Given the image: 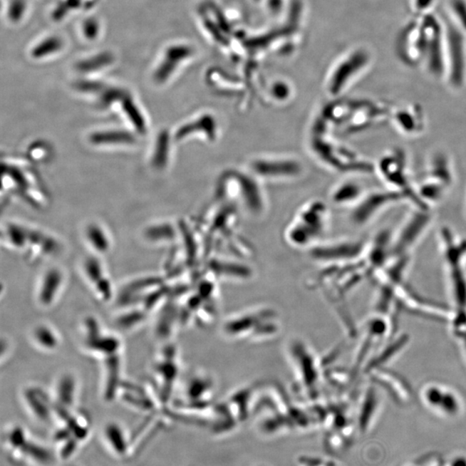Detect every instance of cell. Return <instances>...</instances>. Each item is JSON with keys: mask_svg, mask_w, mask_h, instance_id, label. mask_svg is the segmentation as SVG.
<instances>
[{"mask_svg": "<svg viewBox=\"0 0 466 466\" xmlns=\"http://www.w3.org/2000/svg\"><path fill=\"white\" fill-rule=\"evenodd\" d=\"M2 243L21 253L29 263L33 264L55 259L63 249L56 237L16 224H7L3 228Z\"/></svg>", "mask_w": 466, "mask_h": 466, "instance_id": "obj_1", "label": "cell"}, {"mask_svg": "<svg viewBox=\"0 0 466 466\" xmlns=\"http://www.w3.org/2000/svg\"><path fill=\"white\" fill-rule=\"evenodd\" d=\"M422 28V67L435 80L445 79V23L435 14L418 17Z\"/></svg>", "mask_w": 466, "mask_h": 466, "instance_id": "obj_2", "label": "cell"}, {"mask_svg": "<svg viewBox=\"0 0 466 466\" xmlns=\"http://www.w3.org/2000/svg\"><path fill=\"white\" fill-rule=\"evenodd\" d=\"M445 39V79L452 90L466 84V34L448 19H444Z\"/></svg>", "mask_w": 466, "mask_h": 466, "instance_id": "obj_3", "label": "cell"}, {"mask_svg": "<svg viewBox=\"0 0 466 466\" xmlns=\"http://www.w3.org/2000/svg\"><path fill=\"white\" fill-rule=\"evenodd\" d=\"M407 159L402 150L392 151L383 155L378 163L380 174L385 181L393 187V190L400 192L410 200L416 207L428 209V207L420 200L415 187L411 185L407 173Z\"/></svg>", "mask_w": 466, "mask_h": 466, "instance_id": "obj_4", "label": "cell"}, {"mask_svg": "<svg viewBox=\"0 0 466 466\" xmlns=\"http://www.w3.org/2000/svg\"><path fill=\"white\" fill-rule=\"evenodd\" d=\"M373 58V53L367 47H357L347 53L344 58L339 61L330 78V92L338 95L344 91L355 79L371 66Z\"/></svg>", "mask_w": 466, "mask_h": 466, "instance_id": "obj_5", "label": "cell"}, {"mask_svg": "<svg viewBox=\"0 0 466 466\" xmlns=\"http://www.w3.org/2000/svg\"><path fill=\"white\" fill-rule=\"evenodd\" d=\"M80 271L86 285L98 302L106 305L115 299V286L102 257L93 254L85 257L81 263Z\"/></svg>", "mask_w": 466, "mask_h": 466, "instance_id": "obj_6", "label": "cell"}, {"mask_svg": "<svg viewBox=\"0 0 466 466\" xmlns=\"http://www.w3.org/2000/svg\"><path fill=\"white\" fill-rule=\"evenodd\" d=\"M68 276L58 265H51L41 272L34 289V301L42 310H51L58 304L67 289Z\"/></svg>", "mask_w": 466, "mask_h": 466, "instance_id": "obj_7", "label": "cell"}, {"mask_svg": "<svg viewBox=\"0 0 466 466\" xmlns=\"http://www.w3.org/2000/svg\"><path fill=\"white\" fill-rule=\"evenodd\" d=\"M20 400L29 415L36 422L48 424L55 419V400L51 390L36 383H27L20 388Z\"/></svg>", "mask_w": 466, "mask_h": 466, "instance_id": "obj_8", "label": "cell"}, {"mask_svg": "<svg viewBox=\"0 0 466 466\" xmlns=\"http://www.w3.org/2000/svg\"><path fill=\"white\" fill-rule=\"evenodd\" d=\"M422 28L415 17L402 29L396 39L395 51L403 64L410 68L422 66Z\"/></svg>", "mask_w": 466, "mask_h": 466, "instance_id": "obj_9", "label": "cell"}, {"mask_svg": "<svg viewBox=\"0 0 466 466\" xmlns=\"http://www.w3.org/2000/svg\"><path fill=\"white\" fill-rule=\"evenodd\" d=\"M405 200V196L393 190L372 192L359 200L357 207L353 211V222L358 224H365L392 204Z\"/></svg>", "mask_w": 466, "mask_h": 466, "instance_id": "obj_10", "label": "cell"}, {"mask_svg": "<svg viewBox=\"0 0 466 466\" xmlns=\"http://www.w3.org/2000/svg\"><path fill=\"white\" fill-rule=\"evenodd\" d=\"M177 353L174 346H167L158 354L153 363L152 371L155 381L157 382L159 392V399L161 403H166L170 398V392L174 384L175 378L178 373V366L177 361Z\"/></svg>", "mask_w": 466, "mask_h": 466, "instance_id": "obj_11", "label": "cell"}, {"mask_svg": "<svg viewBox=\"0 0 466 466\" xmlns=\"http://www.w3.org/2000/svg\"><path fill=\"white\" fill-rule=\"evenodd\" d=\"M80 378L73 371H63L56 376L51 388L56 408L75 410L80 394Z\"/></svg>", "mask_w": 466, "mask_h": 466, "instance_id": "obj_12", "label": "cell"}, {"mask_svg": "<svg viewBox=\"0 0 466 466\" xmlns=\"http://www.w3.org/2000/svg\"><path fill=\"white\" fill-rule=\"evenodd\" d=\"M431 222L432 215L429 209L416 207L415 211L408 217L405 223L400 228L395 245V251L403 252L415 244V241L426 231Z\"/></svg>", "mask_w": 466, "mask_h": 466, "instance_id": "obj_13", "label": "cell"}, {"mask_svg": "<svg viewBox=\"0 0 466 466\" xmlns=\"http://www.w3.org/2000/svg\"><path fill=\"white\" fill-rule=\"evenodd\" d=\"M28 338L36 351L45 354H54L63 346L60 331L48 321L35 323L29 330Z\"/></svg>", "mask_w": 466, "mask_h": 466, "instance_id": "obj_14", "label": "cell"}, {"mask_svg": "<svg viewBox=\"0 0 466 466\" xmlns=\"http://www.w3.org/2000/svg\"><path fill=\"white\" fill-rule=\"evenodd\" d=\"M57 459L56 452L46 445L30 440L19 455L12 460L15 464L27 463L34 466H53Z\"/></svg>", "mask_w": 466, "mask_h": 466, "instance_id": "obj_15", "label": "cell"}, {"mask_svg": "<svg viewBox=\"0 0 466 466\" xmlns=\"http://www.w3.org/2000/svg\"><path fill=\"white\" fill-rule=\"evenodd\" d=\"M102 437L106 447L114 456L124 459L130 455L132 442L128 433L122 425L117 422H109L105 424L102 430Z\"/></svg>", "mask_w": 466, "mask_h": 466, "instance_id": "obj_16", "label": "cell"}, {"mask_svg": "<svg viewBox=\"0 0 466 466\" xmlns=\"http://www.w3.org/2000/svg\"><path fill=\"white\" fill-rule=\"evenodd\" d=\"M392 118L400 132L410 136L420 133L423 129V114L416 105L396 109Z\"/></svg>", "mask_w": 466, "mask_h": 466, "instance_id": "obj_17", "label": "cell"}, {"mask_svg": "<svg viewBox=\"0 0 466 466\" xmlns=\"http://www.w3.org/2000/svg\"><path fill=\"white\" fill-rule=\"evenodd\" d=\"M85 240L92 252L91 254L102 257L108 255L112 251L111 236L105 229L97 224H92L87 227V230L85 232Z\"/></svg>", "mask_w": 466, "mask_h": 466, "instance_id": "obj_18", "label": "cell"}, {"mask_svg": "<svg viewBox=\"0 0 466 466\" xmlns=\"http://www.w3.org/2000/svg\"><path fill=\"white\" fill-rule=\"evenodd\" d=\"M428 178L435 180L447 187L451 185L453 172L451 162L447 155L440 152L433 155L429 165Z\"/></svg>", "mask_w": 466, "mask_h": 466, "instance_id": "obj_19", "label": "cell"}, {"mask_svg": "<svg viewBox=\"0 0 466 466\" xmlns=\"http://www.w3.org/2000/svg\"><path fill=\"white\" fill-rule=\"evenodd\" d=\"M30 440L28 431L20 425L14 424L7 428L4 435V444L11 460L19 455Z\"/></svg>", "mask_w": 466, "mask_h": 466, "instance_id": "obj_20", "label": "cell"}, {"mask_svg": "<svg viewBox=\"0 0 466 466\" xmlns=\"http://www.w3.org/2000/svg\"><path fill=\"white\" fill-rule=\"evenodd\" d=\"M447 190V187L444 184L431 178H428L426 181L420 184L418 189H416L420 200L428 207L429 204L439 202L442 199Z\"/></svg>", "mask_w": 466, "mask_h": 466, "instance_id": "obj_21", "label": "cell"}, {"mask_svg": "<svg viewBox=\"0 0 466 466\" xmlns=\"http://www.w3.org/2000/svg\"><path fill=\"white\" fill-rule=\"evenodd\" d=\"M448 19L466 34V0H447Z\"/></svg>", "mask_w": 466, "mask_h": 466, "instance_id": "obj_22", "label": "cell"}, {"mask_svg": "<svg viewBox=\"0 0 466 466\" xmlns=\"http://www.w3.org/2000/svg\"><path fill=\"white\" fill-rule=\"evenodd\" d=\"M363 191L361 186L356 183H345L336 192V202L346 203L362 198Z\"/></svg>", "mask_w": 466, "mask_h": 466, "instance_id": "obj_23", "label": "cell"}, {"mask_svg": "<svg viewBox=\"0 0 466 466\" xmlns=\"http://www.w3.org/2000/svg\"><path fill=\"white\" fill-rule=\"evenodd\" d=\"M438 0H410V6L415 17L433 14Z\"/></svg>", "mask_w": 466, "mask_h": 466, "instance_id": "obj_24", "label": "cell"}, {"mask_svg": "<svg viewBox=\"0 0 466 466\" xmlns=\"http://www.w3.org/2000/svg\"><path fill=\"white\" fill-rule=\"evenodd\" d=\"M12 351H14V344H12L11 339L8 337L2 336L1 346H0V353H1V357H0V359H1L2 365L6 359L10 358Z\"/></svg>", "mask_w": 466, "mask_h": 466, "instance_id": "obj_25", "label": "cell"}, {"mask_svg": "<svg viewBox=\"0 0 466 466\" xmlns=\"http://www.w3.org/2000/svg\"><path fill=\"white\" fill-rule=\"evenodd\" d=\"M452 466H466V459L465 457H457L453 461Z\"/></svg>", "mask_w": 466, "mask_h": 466, "instance_id": "obj_26", "label": "cell"}, {"mask_svg": "<svg viewBox=\"0 0 466 466\" xmlns=\"http://www.w3.org/2000/svg\"><path fill=\"white\" fill-rule=\"evenodd\" d=\"M68 466H79V465H68Z\"/></svg>", "mask_w": 466, "mask_h": 466, "instance_id": "obj_27", "label": "cell"}]
</instances>
